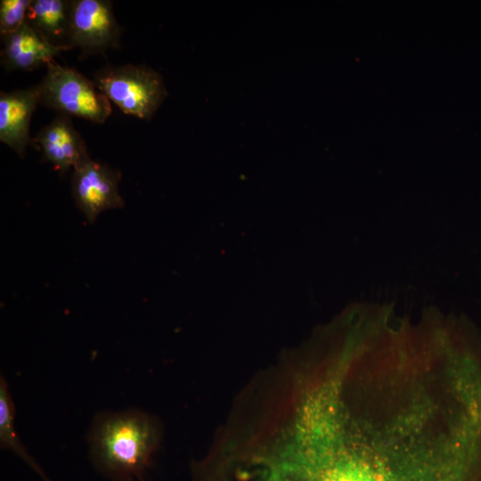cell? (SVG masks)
<instances>
[{"label":"cell","instance_id":"cell-1","mask_svg":"<svg viewBox=\"0 0 481 481\" xmlns=\"http://www.w3.org/2000/svg\"><path fill=\"white\" fill-rule=\"evenodd\" d=\"M160 435L159 422L142 411L102 412L89 431L90 456L115 481H144Z\"/></svg>","mask_w":481,"mask_h":481},{"label":"cell","instance_id":"cell-2","mask_svg":"<svg viewBox=\"0 0 481 481\" xmlns=\"http://www.w3.org/2000/svg\"><path fill=\"white\" fill-rule=\"evenodd\" d=\"M96 87L122 112L149 120L167 94L159 73L144 65H109L94 75Z\"/></svg>","mask_w":481,"mask_h":481},{"label":"cell","instance_id":"cell-3","mask_svg":"<svg viewBox=\"0 0 481 481\" xmlns=\"http://www.w3.org/2000/svg\"><path fill=\"white\" fill-rule=\"evenodd\" d=\"M46 68L39 82L42 104L60 114L76 116L94 124H102L110 116V102L94 81L54 61Z\"/></svg>","mask_w":481,"mask_h":481},{"label":"cell","instance_id":"cell-4","mask_svg":"<svg viewBox=\"0 0 481 481\" xmlns=\"http://www.w3.org/2000/svg\"><path fill=\"white\" fill-rule=\"evenodd\" d=\"M122 30L112 3L107 0L70 1L69 45L86 55L105 53L120 46Z\"/></svg>","mask_w":481,"mask_h":481},{"label":"cell","instance_id":"cell-5","mask_svg":"<svg viewBox=\"0 0 481 481\" xmlns=\"http://www.w3.org/2000/svg\"><path fill=\"white\" fill-rule=\"evenodd\" d=\"M121 174L90 157L74 168L71 192L76 206L86 219L94 223L101 213L119 208L124 200L118 191Z\"/></svg>","mask_w":481,"mask_h":481},{"label":"cell","instance_id":"cell-6","mask_svg":"<svg viewBox=\"0 0 481 481\" xmlns=\"http://www.w3.org/2000/svg\"><path fill=\"white\" fill-rule=\"evenodd\" d=\"M41 103V86L0 93V141L23 158L32 144L29 124L37 104Z\"/></svg>","mask_w":481,"mask_h":481},{"label":"cell","instance_id":"cell-7","mask_svg":"<svg viewBox=\"0 0 481 481\" xmlns=\"http://www.w3.org/2000/svg\"><path fill=\"white\" fill-rule=\"evenodd\" d=\"M45 161L50 162L61 175L77 167L89 158L86 143L74 127L69 116L58 114L32 138Z\"/></svg>","mask_w":481,"mask_h":481},{"label":"cell","instance_id":"cell-8","mask_svg":"<svg viewBox=\"0 0 481 481\" xmlns=\"http://www.w3.org/2000/svg\"><path fill=\"white\" fill-rule=\"evenodd\" d=\"M2 39L1 63L7 71H31L53 61L61 51L69 50L51 45L27 22Z\"/></svg>","mask_w":481,"mask_h":481},{"label":"cell","instance_id":"cell-9","mask_svg":"<svg viewBox=\"0 0 481 481\" xmlns=\"http://www.w3.org/2000/svg\"><path fill=\"white\" fill-rule=\"evenodd\" d=\"M69 19L70 1L31 0L26 22L51 45L69 50Z\"/></svg>","mask_w":481,"mask_h":481},{"label":"cell","instance_id":"cell-10","mask_svg":"<svg viewBox=\"0 0 481 481\" xmlns=\"http://www.w3.org/2000/svg\"><path fill=\"white\" fill-rule=\"evenodd\" d=\"M15 409L5 379L0 378V445L13 452L44 481H51L21 444L14 428Z\"/></svg>","mask_w":481,"mask_h":481},{"label":"cell","instance_id":"cell-11","mask_svg":"<svg viewBox=\"0 0 481 481\" xmlns=\"http://www.w3.org/2000/svg\"><path fill=\"white\" fill-rule=\"evenodd\" d=\"M31 0H2L0 2V34L6 37L16 32L26 22Z\"/></svg>","mask_w":481,"mask_h":481}]
</instances>
